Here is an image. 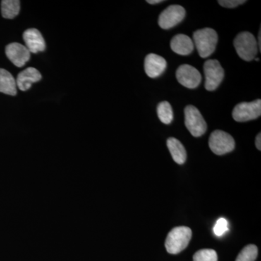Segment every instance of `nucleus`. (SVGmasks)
<instances>
[{"label":"nucleus","instance_id":"19","mask_svg":"<svg viewBox=\"0 0 261 261\" xmlns=\"http://www.w3.org/2000/svg\"><path fill=\"white\" fill-rule=\"evenodd\" d=\"M257 247L255 245H247L240 252L236 261H255L257 258Z\"/></svg>","mask_w":261,"mask_h":261},{"label":"nucleus","instance_id":"3","mask_svg":"<svg viewBox=\"0 0 261 261\" xmlns=\"http://www.w3.org/2000/svg\"><path fill=\"white\" fill-rule=\"evenodd\" d=\"M191 238L192 230L190 228L178 226L168 233L165 246L168 253L178 254L188 246Z\"/></svg>","mask_w":261,"mask_h":261},{"label":"nucleus","instance_id":"8","mask_svg":"<svg viewBox=\"0 0 261 261\" xmlns=\"http://www.w3.org/2000/svg\"><path fill=\"white\" fill-rule=\"evenodd\" d=\"M186 11L181 5H172L163 10L159 15V24L163 29L173 28L181 23L185 18Z\"/></svg>","mask_w":261,"mask_h":261},{"label":"nucleus","instance_id":"6","mask_svg":"<svg viewBox=\"0 0 261 261\" xmlns=\"http://www.w3.org/2000/svg\"><path fill=\"white\" fill-rule=\"evenodd\" d=\"M205 76V88L207 91L216 90L224 78V70L217 60H208L203 67Z\"/></svg>","mask_w":261,"mask_h":261},{"label":"nucleus","instance_id":"13","mask_svg":"<svg viewBox=\"0 0 261 261\" xmlns=\"http://www.w3.org/2000/svg\"><path fill=\"white\" fill-rule=\"evenodd\" d=\"M41 80H42V75L40 72L36 68L30 67L20 72L15 81H16L17 87L20 90L24 92L30 89L32 84L39 82Z\"/></svg>","mask_w":261,"mask_h":261},{"label":"nucleus","instance_id":"7","mask_svg":"<svg viewBox=\"0 0 261 261\" xmlns=\"http://www.w3.org/2000/svg\"><path fill=\"white\" fill-rule=\"evenodd\" d=\"M261 115V100L260 99L250 102L239 103L233 108L232 116L238 122H246L256 119Z\"/></svg>","mask_w":261,"mask_h":261},{"label":"nucleus","instance_id":"12","mask_svg":"<svg viewBox=\"0 0 261 261\" xmlns=\"http://www.w3.org/2000/svg\"><path fill=\"white\" fill-rule=\"evenodd\" d=\"M25 47L32 53L45 50L46 44L42 34L37 29H29L23 33Z\"/></svg>","mask_w":261,"mask_h":261},{"label":"nucleus","instance_id":"1","mask_svg":"<svg viewBox=\"0 0 261 261\" xmlns=\"http://www.w3.org/2000/svg\"><path fill=\"white\" fill-rule=\"evenodd\" d=\"M218 40L217 32L214 29L205 28L194 32L192 41L201 58H206L216 50Z\"/></svg>","mask_w":261,"mask_h":261},{"label":"nucleus","instance_id":"18","mask_svg":"<svg viewBox=\"0 0 261 261\" xmlns=\"http://www.w3.org/2000/svg\"><path fill=\"white\" fill-rule=\"evenodd\" d=\"M158 116L162 123L170 124L173 121V113L171 104L167 101L160 102L157 108Z\"/></svg>","mask_w":261,"mask_h":261},{"label":"nucleus","instance_id":"9","mask_svg":"<svg viewBox=\"0 0 261 261\" xmlns=\"http://www.w3.org/2000/svg\"><path fill=\"white\" fill-rule=\"evenodd\" d=\"M176 79L184 87L189 89H195L200 85L202 81L199 70L190 65H181L176 70Z\"/></svg>","mask_w":261,"mask_h":261},{"label":"nucleus","instance_id":"16","mask_svg":"<svg viewBox=\"0 0 261 261\" xmlns=\"http://www.w3.org/2000/svg\"><path fill=\"white\" fill-rule=\"evenodd\" d=\"M0 92L11 96L17 94L16 81L10 72L3 68H0Z\"/></svg>","mask_w":261,"mask_h":261},{"label":"nucleus","instance_id":"5","mask_svg":"<svg viewBox=\"0 0 261 261\" xmlns=\"http://www.w3.org/2000/svg\"><path fill=\"white\" fill-rule=\"evenodd\" d=\"M209 147L214 153L223 155L233 150L235 141L229 134L224 130H216L211 135Z\"/></svg>","mask_w":261,"mask_h":261},{"label":"nucleus","instance_id":"10","mask_svg":"<svg viewBox=\"0 0 261 261\" xmlns=\"http://www.w3.org/2000/svg\"><path fill=\"white\" fill-rule=\"evenodd\" d=\"M5 53L8 59L18 68L24 66L31 58V53L27 47L17 42L8 44Z\"/></svg>","mask_w":261,"mask_h":261},{"label":"nucleus","instance_id":"14","mask_svg":"<svg viewBox=\"0 0 261 261\" xmlns=\"http://www.w3.org/2000/svg\"><path fill=\"white\" fill-rule=\"evenodd\" d=\"M170 46L174 53L180 56H189L195 47L191 38L182 34L174 36L171 39Z\"/></svg>","mask_w":261,"mask_h":261},{"label":"nucleus","instance_id":"2","mask_svg":"<svg viewBox=\"0 0 261 261\" xmlns=\"http://www.w3.org/2000/svg\"><path fill=\"white\" fill-rule=\"evenodd\" d=\"M233 47L239 57L245 61L255 59L258 51L256 39L248 32L240 33L233 40Z\"/></svg>","mask_w":261,"mask_h":261},{"label":"nucleus","instance_id":"4","mask_svg":"<svg viewBox=\"0 0 261 261\" xmlns=\"http://www.w3.org/2000/svg\"><path fill=\"white\" fill-rule=\"evenodd\" d=\"M185 126L195 137H201L207 130V123L200 111L193 106H188L185 109Z\"/></svg>","mask_w":261,"mask_h":261},{"label":"nucleus","instance_id":"22","mask_svg":"<svg viewBox=\"0 0 261 261\" xmlns=\"http://www.w3.org/2000/svg\"><path fill=\"white\" fill-rule=\"evenodd\" d=\"M246 3L245 0H219L218 3L226 8H234Z\"/></svg>","mask_w":261,"mask_h":261},{"label":"nucleus","instance_id":"20","mask_svg":"<svg viewBox=\"0 0 261 261\" xmlns=\"http://www.w3.org/2000/svg\"><path fill=\"white\" fill-rule=\"evenodd\" d=\"M193 261H218V255L212 249H202L194 255Z\"/></svg>","mask_w":261,"mask_h":261},{"label":"nucleus","instance_id":"23","mask_svg":"<svg viewBox=\"0 0 261 261\" xmlns=\"http://www.w3.org/2000/svg\"><path fill=\"white\" fill-rule=\"evenodd\" d=\"M255 145L258 150H261V134L259 133L255 139Z\"/></svg>","mask_w":261,"mask_h":261},{"label":"nucleus","instance_id":"11","mask_svg":"<svg viewBox=\"0 0 261 261\" xmlns=\"http://www.w3.org/2000/svg\"><path fill=\"white\" fill-rule=\"evenodd\" d=\"M167 67V62L163 57L158 55H147L145 59V70L146 74L150 78L159 77L164 73Z\"/></svg>","mask_w":261,"mask_h":261},{"label":"nucleus","instance_id":"17","mask_svg":"<svg viewBox=\"0 0 261 261\" xmlns=\"http://www.w3.org/2000/svg\"><path fill=\"white\" fill-rule=\"evenodd\" d=\"M2 15L3 18L13 19L20 12V1L18 0H3L2 1Z\"/></svg>","mask_w":261,"mask_h":261},{"label":"nucleus","instance_id":"25","mask_svg":"<svg viewBox=\"0 0 261 261\" xmlns=\"http://www.w3.org/2000/svg\"><path fill=\"white\" fill-rule=\"evenodd\" d=\"M163 0H147V3L150 5L159 4L163 3Z\"/></svg>","mask_w":261,"mask_h":261},{"label":"nucleus","instance_id":"26","mask_svg":"<svg viewBox=\"0 0 261 261\" xmlns=\"http://www.w3.org/2000/svg\"><path fill=\"white\" fill-rule=\"evenodd\" d=\"M255 61H259V58H255Z\"/></svg>","mask_w":261,"mask_h":261},{"label":"nucleus","instance_id":"21","mask_svg":"<svg viewBox=\"0 0 261 261\" xmlns=\"http://www.w3.org/2000/svg\"><path fill=\"white\" fill-rule=\"evenodd\" d=\"M228 230L227 220L224 218H221L218 220L214 226V231L217 237H221Z\"/></svg>","mask_w":261,"mask_h":261},{"label":"nucleus","instance_id":"24","mask_svg":"<svg viewBox=\"0 0 261 261\" xmlns=\"http://www.w3.org/2000/svg\"><path fill=\"white\" fill-rule=\"evenodd\" d=\"M257 47H259V51H261V30L260 29V31H259L258 36H257Z\"/></svg>","mask_w":261,"mask_h":261},{"label":"nucleus","instance_id":"15","mask_svg":"<svg viewBox=\"0 0 261 261\" xmlns=\"http://www.w3.org/2000/svg\"><path fill=\"white\" fill-rule=\"evenodd\" d=\"M167 147L175 162L179 165L185 163L187 160V151L179 140L170 137L167 140Z\"/></svg>","mask_w":261,"mask_h":261}]
</instances>
